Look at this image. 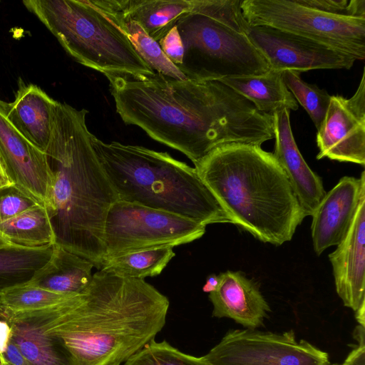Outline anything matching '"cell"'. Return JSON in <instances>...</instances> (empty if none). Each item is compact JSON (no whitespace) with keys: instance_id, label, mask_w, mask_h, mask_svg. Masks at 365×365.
Returning <instances> with one entry per match:
<instances>
[{"instance_id":"cell-1","label":"cell","mask_w":365,"mask_h":365,"mask_svg":"<svg viewBox=\"0 0 365 365\" xmlns=\"http://www.w3.org/2000/svg\"><path fill=\"white\" fill-rule=\"evenodd\" d=\"M122 120L185 155L194 165L228 143L262 145L274 138L272 115L258 111L221 81L159 74L106 75Z\"/></svg>"},{"instance_id":"cell-2","label":"cell","mask_w":365,"mask_h":365,"mask_svg":"<svg viewBox=\"0 0 365 365\" xmlns=\"http://www.w3.org/2000/svg\"><path fill=\"white\" fill-rule=\"evenodd\" d=\"M169 305L145 279L99 269L81 294L43 309L7 314L35 326L72 365H120L163 328Z\"/></svg>"},{"instance_id":"cell-3","label":"cell","mask_w":365,"mask_h":365,"mask_svg":"<svg viewBox=\"0 0 365 365\" xmlns=\"http://www.w3.org/2000/svg\"><path fill=\"white\" fill-rule=\"evenodd\" d=\"M88 113L56 101L44 150L52 173L45 207L56 243L99 269L106 217L118 197L93 150Z\"/></svg>"},{"instance_id":"cell-4","label":"cell","mask_w":365,"mask_h":365,"mask_svg":"<svg viewBox=\"0 0 365 365\" xmlns=\"http://www.w3.org/2000/svg\"><path fill=\"white\" fill-rule=\"evenodd\" d=\"M195 165L233 224L266 243L289 242L305 217L287 175L261 145H220Z\"/></svg>"},{"instance_id":"cell-5","label":"cell","mask_w":365,"mask_h":365,"mask_svg":"<svg viewBox=\"0 0 365 365\" xmlns=\"http://www.w3.org/2000/svg\"><path fill=\"white\" fill-rule=\"evenodd\" d=\"M91 144L118 200L188 218L205 226L232 220L195 168L166 152L116 141L92 133Z\"/></svg>"},{"instance_id":"cell-6","label":"cell","mask_w":365,"mask_h":365,"mask_svg":"<svg viewBox=\"0 0 365 365\" xmlns=\"http://www.w3.org/2000/svg\"><path fill=\"white\" fill-rule=\"evenodd\" d=\"M246 24L241 0H195L193 11L176 24L184 46L180 71L187 79L220 81L269 71Z\"/></svg>"},{"instance_id":"cell-7","label":"cell","mask_w":365,"mask_h":365,"mask_svg":"<svg viewBox=\"0 0 365 365\" xmlns=\"http://www.w3.org/2000/svg\"><path fill=\"white\" fill-rule=\"evenodd\" d=\"M23 4L83 66L104 76L155 74L125 33L91 0H25Z\"/></svg>"},{"instance_id":"cell-8","label":"cell","mask_w":365,"mask_h":365,"mask_svg":"<svg viewBox=\"0 0 365 365\" xmlns=\"http://www.w3.org/2000/svg\"><path fill=\"white\" fill-rule=\"evenodd\" d=\"M251 26L289 32L365 58V0H242Z\"/></svg>"},{"instance_id":"cell-9","label":"cell","mask_w":365,"mask_h":365,"mask_svg":"<svg viewBox=\"0 0 365 365\" xmlns=\"http://www.w3.org/2000/svg\"><path fill=\"white\" fill-rule=\"evenodd\" d=\"M205 227L177 215L117 200L108 210L105 220L103 259L189 243L202 237Z\"/></svg>"},{"instance_id":"cell-10","label":"cell","mask_w":365,"mask_h":365,"mask_svg":"<svg viewBox=\"0 0 365 365\" xmlns=\"http://www.w3.org/2000/svg\"><path fill=\"white\" fill-rule=\"evenodd\" d=\"M210 365H329V355L293 330L231 329L202 356Z\"/></svg>"},{"instance_id":"cell-11","label":"cell","mask_w":365,"mask_h":365,"mask_svg":"<svg viewBox=\"0 0 365 365\" xmlns=\"http://www.w3.org/2000/svg\"><path fill=\"white\" fill-rule=\"evenodd\" d=\"M245 33L270 68L276 71L350 69L356 61L330 47L269 26L247 23Z\"/></svg>"},{"instance_id":"cell-12","label":"cell","mask_w":365,"mask_h":365,"mask_svg":"<svg viewBox=\"0 0 365 365\" xmlns=\"http://www.w3.org/2000/svg\"><path fill=\"white\" fill-rule=\"evenodd\" d=\"M317 159L365 165V70L350 98L331 96L325 115L317 129Z\"/></svg>"},{"instance_id":"cell-13","label":"cell","mask_w":365,"mask_h":365,"mask_svg":"<svg viewBox=\"0 0 365 365\" xmlns=\"http://www.w3.org/2000/svg\"><path fill=\"white\" fill-rule=\"evenodd\" d=\"M0 155L14 185L45 206L52 182L47 156L19 130L9 115V102L1 99Z\"/></svg>"},{"instance_id":"cell-14","label":"cell","mask_w":365,"mask_h":365,"mask_svg":"<svg viewBox=\"0 0 365 365\" xmlns=\"http://www.w3.org/2000/svg\"><path fill=\"white\" fill-rule=\"evenodd\" d=\"M365 195V173L359 178L344 176L326 192L312 215L314 250L320 255L337 245L346 234L361 197Z\"/></svg>"},{"instance_id":"cell-15","label":"cell","mask_w":365,"mask_h":365,"mask_svg":"<svg viewBox=\"0 0 365 365\" xmlns=\"http://www.w3.org/2000/svg\"><path fill=\"white\" fill-rule=\"evenodd\" d=\"M365 195L336 249L329 255L336 291L345 307L356 311L365 303Z\"/></svg>"},{"instance_id":"cell-16","label":"cell","mask_w":365,"mask_h":365,"mask_svg":"<svg viewBox=\"0 0 365 365\" xmlns=\"http://www.w3.org/2000/svg\"><path fill=\"white\" fill-rule=\"evenodd\" d=\"M289 114L287 109L272 114L275 140L272 154L287 175L304 217L312 216L326 192L321 178L310 169L299 150Z\"/></svg>"},{"instance_id":"cell-17","label":"cell","mask_w":365,"mask_h":365,"mask_svg":"<svg viewBox=\"0 0 365 365\" xmlns=\"http://www.w3.org/2000/svg\"><path fill=\"white\" fill-rule=\"evenodd\" d=\"M219 277L217 289L209 294L212 317L231 319L246 329L263 326L271 309L256 284L240 272L228 270Z\"/></svg>"},{"instance_id":"cell-18","label":"cell","mask_w":365,"mask_h":365,"mask_svg":"<svg viewBox=\"0 0 365 365\" xmlns=\"http://www.w3.org/2000/svg\"><path fill=\"white\" fill-rule=\"evenodd\" d=\"M56 100L38 86L21 78L13 102L9 103V115L24 135L44 151L49 140L53 108Z\"/></svg>"},{"instance_id":"cell-19","label":"cell","mask_w":365,"mask_h":365,"mask_svg":"<svg viewBox=\"0 0 365 365\" xmlns=\"http://www.w3.org/2000/svg\"><path fill=\"white\" fill-rule=\"evenodd\" d=\"M94 264L55 243L48 261L26 284L56 293L77 295L91 284Z\"/></svg>"},{"instance_id":"cell-20","label":"cell","mask_w":365,"mask_h":365,"mask_svg":"<svg viewBox=\"0 0 365 365\" xmlns=\"http://www.w3.org/2000/svg\"><path fill=\"white\" fill-rule=\"evenodd\" d=\"M125 17L139 24L159 41L183 16L192 12L195 0H111Z\"/></svg>"},{"instance_id":"cell-21","label":"cell","mask_w":365,"mask_h":365,"mask_svg":"<svg viewBox=\"0 0 365 365\" xmlns=\"http://www.w3.org/2000/svg\"><path fill=\"white\" fill-rule=\"evenodd\" d=\"M282 73L270 68L259 75L232 77L220 81L261 113L272 115L283 109L297 110L298 103L286 86Z\"/></svg>"},{"instance_id":"cell-22","label":"cell","mask_w":365,"mask_h":365,"mask_svg":"<svg viewBox=\"0 0 365 365\" xmlns=\"http://www.w3.org/2000/svg\"><path fill=\"white\" fill-rule=\"evenodd\" d=\"M93 2L125 33L137 53L155 73L178 80L187 78L167 58L158 42L150 37L136 21L123 16L111 0H93Z\"/></svg>"},{"instance_id":"cell-23","label":"cell","mask_w":365,"mask_h":365,"mask_svg":"<svg viewBox=\"0 0 365 365\" xmlns=\"http://www.w3.org/2000/svg\"><path fill=\"white\" fill-rule=\"evenodd\" d=\"M0 235L9 243L41 247L56 243V235L45 206L37 205L0 222Z\"/></svg>"},{"instance_id":"cell-24","label":"cell","mask_w":365,"mask_h":365,"mask_svg":"<svg viewBox=\"0 0 365 365\" xmlns=\"http://www.w3.org/2000/svg\"><path fill=\"white\" fill-rule=\"evenodd\" d=\"M53 246L26 247L14 244L0 246V293L28 282L48 261Z\"/></svg>"},{"instance_id":"cell-25","label":"cell","mask_w":365,"mask_h":365,"mask_svg":"<svg viewBox=\"0 0 365 365\" xmlns=\"http://www.w3.org/2000/svg\"><path fill=\"white\" fill-rule=\"evenodd\" d=\"M0 315L10 323L11 341L31 365H72L68 358L48 337L29 322L6 314L1 303Z\"/></svg>"},{"instance_id":"cell-26","label":"cell","mask_w":365,"mask_h":365,"mask_svg":"<svg viewBox=\"0 0 365 365\" xmlns=\"http://www.w3.org/2000/svg\"><path fill=\"white\" fill-rule=\"evenodd\" d=\"M173 248L160 247L106 258L99 269L128 278L144 279L155 277L162 272L175 255Z\"/></svg>"},{"instance_id":"cell-27","label":"cell","mask_w":365,"mask_h":365,"mask_svg":"<svg viewBox=\"0 0 365 365\" xmlns=\"http://www.w3.org/2000/svg\"><path fill=\"white\" fill-rule=\"evenodd\" d=\"M75 295H67L24 284L0 293L3 307L11 312L43 309L59 304Z\"/></svg>"},{"instance_id":"cell-28","label":"cell","mask_w":365,"mask_h":365,"mask_svg":"<svg viewBox=\"0 0 365 365\" xmlns=\"http://www.w3.org/2000/svg\"><path fill=\"white\" fill-rule=\"evenodd\" d=\"M299 73L294 71H284L282 75L288 90L318 129L329 106L331 96L325 89L304 81Z\"/></svg>"},{"instance_id":"cell-29","label":"cell","mask_w":365,"mask_h":365,"mask_svg":"<svg viewBox=\"0 0 365 365\" xmlns=\"http://www.w3.org/2000/svg\"><path fill=\"white\" fill-rule=\"evenodd\" d=\"M124 365H210L202 356L185 354L165 341L155 339L132 355Z\"/></svg>"},{"instance_id":"cell-30","label":"cell","mask_w":365,"mask_h":365,"mask_svg":"<svg viewBox=\"0 0 365 365\" xmlns=\"http://www.w3.org/2000/svg\"><path fill=\"white\" fill-rule=\"evenodd\" d=\"M39 205L14 185L0 190V222Z\"/></svg>"},{"instance_id":"cell-31","label":"cell","mask_w":365,"mask_h":365,"mask_svg":"<svg viewBox=\"0 0 365 365\" xmlns=\"http://www.w3.org/2000/svg\"><path fill=\"white\" fill-rule=\"evenodd\" d=\"M158 43L167 58L179 68L182 63L184 46L177 26L173 27Z\"/></svg>"},{"instance_id":"cell-32","label":"cell","mask_w":365,"mask_h":365,"mask_svg":"<svg viewBox=\"0 0 365 365\" xmlns=\"http://www.w3.org/2000/svg\"><path fill=\"white\" fill-rule=\"evenodd\" d=\"M364 327L358 325L354 329V336L358 344L351 350L342 365H365Z\"/></svg>"},{"instance_id":"cell-33","label":"cell","mask_w":365,"mask_h":365,"mask_svg":"<svg viewBox=\"0 0 365 365\" xmlns=\"http://www.w3.org/2000/svg\"><path fill=\"white\" fill-rule=\"evenodd\" d=\"M4 358L11 365H31L11 341L7 347Z\"/></svg>"},{"instance_id":"cell-34","label":"cell","mask_w":365,"mask_h":365,"mask_svg":"<svg viewBox=\"0 0 365 365\" xmlns=\"http://www.w3.org/2000/svg\"><path fill=\"white\" fill-rule=\"evenodd\" d=\"M220 283L219 275L210 274L207 277L205 284L202 287V291L204 292L211 293L215 292Z\"/></svg>"},{"instance_id":"cell-35","label":"cell","mask_w":365,"mask_h":365,"mask_svg":"<svg viewBox=\"0 0 365 365\" xmlns=\"http://www.w3.org/2000/svg\"><path fill=\"white\" fill-rule=\"evenodd\" d=\"M13 185H14V183L9 178L3 159L0 155V190Z\"/></svg>"},{"instance_id":"cell-36","label":"cell","mask_w":365,"mask_h":365,"mask_svg":"<svg viewBox=\"0 0 365 365\" xmlns=\"http://www.w3.org/2000/svg\"><path fill=\"white\" fill-rule=\"evenodd\" d=\"M356 314L355 317L356 321L359 322V325L364 327L365 325V303L363 304L356 311H355Z\"/></svg>"},{"instance_id":"cell-37","label":"cell","mask_w":365,"mask_h":365,"mask_svg":"<svg viewBox=\"0 0 365 365\" xmlns=\"http://www.w3.org/2000/svg\"><path fill=\"white\" fill-rule=\"evenodd\" d=\"M7 244H11L6 242L1 235H0V246L5 245Z\"/></svg>"},{"instance_id":"cell-38","label":"cell","mask_w":365,"mask_h":365,"mask_svg":"<svg viewBox=\"0 0 365 365\" xmlns=\"http://www.w3.org/2000/svg\"><path fill=\"white\" fill-rule=\"evenodd\" d=\"M3 365H11V364H10L9 363H8V362L6 361V363L3 364Z\"/></svg>"},{"instance_id":"cell-39","label":"cell","mask_w":365,"mask_h":365,"mask_svg":"<svg viewBox=\"0 0 365 365\" xmlns=\"http://www.w3.org/2000/svg\"><path fill=\"white\" fill-rule=\"evenodd\" d=\"M329 365H342V364H329Z\"/></svg>"},{"instance_id":"cell-40","label":"cell","mask_w":365,"mask_h":365,"mask_svg":"<svg viewBox=\"0 0 365 365\" xmlns=\"http://www.w3.org/2000/svg\"><path fill=\"white\" fill-rule=\"evenodd\" d=\"M0 365H3V364L0 361Z\"/></svg>"}]
</instances>
